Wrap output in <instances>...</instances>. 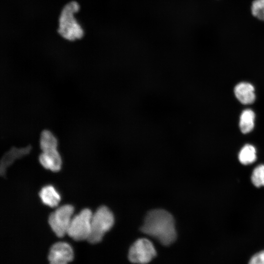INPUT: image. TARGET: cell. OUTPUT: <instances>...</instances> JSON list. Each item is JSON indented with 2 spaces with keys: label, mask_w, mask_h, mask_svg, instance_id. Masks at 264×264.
Listing matches in <instances>:
<instances>
[{
  "label": "cell",
  "mask_w": 264,
  "mask_h": 264,
  "mask_svg": "<svg viewBox=\"0 0 264 264\" xmlns=\"http://www.w3.org/2000/svg\"><path fill=\"white\" fill-rule=\"evenodd\" d=\"M141 231L157 240L163 245H169L176 238L173 216L163 209H154L146 215Z\"/></svg>",
  "instance_id": "obj_1"
},
{
  "label": "cell",
  "mask_w": 264,
  "mask_h": 264,
  "mask_svg": "<svg viewBox=\"0 0 264 264\" xmlns=\"http://www.w3.org/2000/svg\"><path fill=\"white\" fill-rule=\"evenodd\" d=\"M79 8L77 2H69L63 7L59 17L58 32L62 37L70 41L80 39L84 36V31L74 16Z\"/></svg>",
  "instance_id": "obj_2"
},
{
  "label": "cell",
  "mask_w": 264,
  "mask_h": 264,
  "mask_svg": "<svg viewBox=\"0 0 264 264\" xmlns=\"http://www.w3.org/2000/svg\"><path fill=\"white\" fill-rule=\"evenodd\" d=\"M114 222V216L110 209L106 206L99 207L92 214L90 232L87 241L92 244L100 242Z\"/></svg>",
  "instance_id": "obj_3"
},
{
  "label": "cell",
  "mask_w": 264,
  "mask_h": 264,
  "mask_svg": "<svg viewBox=\"0 0 264 264\" xmlns=\"http://www.w3.org/2000/svg\"><path fill=\"white\" fill-rule=\"evenodd\" d=\"M92 214L89 209L84 208L73 217L67 234L75 241L87 240L90 232Z\"/></svg>",
  "instance_id": "obj_4"
},
{
  "label": "cell",
  "mask_w": 264,
  "mask_h": 264,
  "mask_svg": "<svg viewBox=\"0 0 264 264\" xmlns=\"http://www.w3.org/2000/svg\"><path fill=\"white\" fill-rule=\"evenodd\" d=\"M74 210L70 204H65L57 208L48 217V223L58 237L67 234V230Z\"/></svg>",
  "instance_id": "obj_5"
},
{
  "label": "cell",
  "mask_w": 264,
  "mask_h": 264,
  "mask_svg": "<svg viewBox=\"0 0 264 264\" xmlns=\"http://www.w3.org/2000/svg\"><path fill=\"white\" fill-rule=\"evenodd\" d=\"M156 255V251L152 242L146 238H140L130 247L128 258L133 264H147Z\"/></svg>",
  "instance_id": "obj_6"
},
{
  "label": "cell",
  "mask_w": 264,
  "mask_h": 264,
  "mask_svg": "<svg viewBox=\"0 0 264 264\" xmlns=\"http://www.w3.org/2000/svg\"><path fill=\"white\" fill-rule=\"evenodd\" d=\"M39 162L45 169L57 172L60 170L62 165L61 157L57 148L42 151L39 157Z\"/></svg>",
  "instance_id": "obj_7"
},
{
  "label": "cell",
  "mask_w": 264,
  "mask_h": 264,
  "mask_svg": "<svg viewBox=\"0 0 264 264\" xmlns=\"http://www.w3.org/2000/svg\"><path fill=\"white\" fill-rule=\"evenodd\" d=\"M74 258V252L72 247L66 242H59L54 243L50 247L48 260L60 259L69 263Z\"/></svg>",
  "instance_id": "obj_8"
},
{
  "label": "cell",
  "mask_w": 264,
  "mask_h": 264,
  "mask_svg": "<svg viewBox=\"0 0 264 264\" xmlns=\"http://www.w3.org/2000/svg\"><path fill=\"white\" fill-rule=\"evenodd\" d=\"M31 149L30 145L22 148H12L6 153L0 161V175L4 176L7 168L12 164L14 160L29 154Z\"/></svg>",
  "instance_id": "obj_9"
},
{
  "label": "cell",
  "mask_w": 264,
  "mask_h": 264,
  "mask_svg": "<svg viewBox=\"0 0 264 264\" xmlns=\"http://www.w3.org/2000/svg\"><path fill=\"white\" fill-rule=\"evenodd\" d=\"M237 98L243 104H250L255 100V88L253 85L247 82L237 84L234 88Z\"/></svg>",
  "instance_id": "obj_10"
},
{
  "label": "cell",
  "mask_w": 264,
  "mask_h": 264,
  "mask_svg": "<svg viewBox=\"0 0 264 264\" xmlns=\"http://www.w3.org/2000/svg\"><path fill=\"white\" fill-rule=\"evenodd\" d=\"M39 195L42 202L50 207H56L61 200L60 194L51 185L42 187Z\"/></svg>",
  "instance_id": "obj_11"
},
{
  "label": "cell",
  "mask_w": 264,
  "mask_h": 264,
  "mask_svg": "<svg viewBox=\"0 0 264 264\" xmlns=\"http://www.w3.org/2000/svg\"><path fill=\"white\" fill-rule=\"evenodd\" d=\"M255 115L250 109L244 110L240 116L239 126L241 132L243 133L250 132L254 128Z\"/></svg>",
  "instance_id": "obj_12"
},
{
  "label": "cell",
  "mask_w": 264,
  "mask_h": 264,
  "mask_svg": "<svg viewBox=\"0 0 264 264\" xmlns=\"http://www.w3.org/2000/svg\"><path fill=\"white\" fill-rule=\"evenodd\" d=\"M255 147L251 144L243 146L239 153V161L243 165H249L254 163L257 158Z\"/></svg>",
  "instance_id": "obj_13"
},
{
  "label": "cell",
  "mask_w": 264,
  "mask_h": 264,
  "mask_svg": "<svg viewBox=\"0 0 264 264\" xmlns=\"http://www.w3.org/2000/svg\"><path fill=\"white\" fill-rule=\"evenodd\" d=\"M40 145L42 151L57 148L58 140L50 131L44 130L41 133Z\"/></svg>",
  "instance_id": "obj_14"
},
{
  "label": "cell",
  "mask_w": 264,
  "mask_h": 264,
  "mask_svg": "<svg viewBox=\"0 0 264 264\" xmlns=\"http://www.w3.org/2000/svg\"><path fill=\"white\" fill-rule=\"evenodd\" d=\"M252 184L257 187L264 186V164H261L256 166L252 171L251 176Z\"/></svg>",
  "instance_id": "obj_15"
},
{
  "label": "cell",
  "mask_w": 264,
  "mask_h": 264,
  "mask_svg": "<svg viewBox=\"0 0 264 264\" xmlns=\"http://www.w3.org/2000/svg\"><path fill=\"white\" fill-rule=\"evenodd\" d=\"M250 10L253 17L264 21V0H254L251 3Z\"/></svg>",
  "instance_id": "obj_16"
},
{
  "label": "cell",
  "mask_w": 264,
  "mask_h": 264,
  "mask_svg": "<svg viewBox=\"0 0 264 264\" xmlns=\"http://www.w3.org/2000/svg\"><path fill=\"white\" fill-rule=\"evenodd\" d=\"M248 264H264V250L254 254L250 258Z\"/></svg>",
  "instance_id": "obj_17"
},
{
  "label": "cell",
  "mask_w": 264,
  "mask_h": 264,
  "mask_svg": "<svg viewBox=\"0 0 264 264\" xmlns=\"http://www.w3.org/2000/svg\"><path fill=\"white\" fill-rule=\"evenodd\" d=\"M49 264H67L68 262L60 259H51L49 260Z\"/></svg>",
  "instance_id": "obj_18"
}]
</instances>
